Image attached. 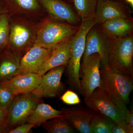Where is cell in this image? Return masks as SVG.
Segmentation results:
<instances>
[{"mask_svg": "<svg viewBox=\"0 0 133 133\" xmlns=\"http://www.w3.org/2000/svg\"><path fill=\"white\" fill-rule=\"evenodd\" d=\"M79 26L48 21L38 31L34 45L51 48L74 35Z\"/></svg>", "mask_w": 133, "mask_h": 133, "instance_id": "cell-4", "label": "cell"}, {"mask_svg": "<svg viewBox=\"0 0 133 133\" xmlns=\"http://www.w3.org/2000/svg\"><path fill=\"white\" fill-rule=\"evenodd\" d=\"M8 111L0 107V124L6 126Z\"/></svg>", "mask_w": 133, "mask_h": 133, "instance_id": "cell-30", "label": "cell"}, {"mask_svg": "<svg viewBox=\"0 0 133 133\" xmlns=\"http://www.w3.org/2000/svg\"><path fill=\"white\" fill-rule=\"evenodd\" d=\"M99 25L110 39L122 38L133 33L132 17L116 18L107 21Z\"/></svg>", "mask_w": 133, "mask_h": 133, "instance_id": "cell-16", "label": "cell"}, {"mask_svg": "<svg viewBox=\"0 0 133 133\" xmlns=\"http://www.w3.org/2000/svg\"><path fill=\"white\" fill-rule=\"evenodd\" d=\"M118 1H120V0H118Z\"/></svg>", "mask_w": 133, "mask_h": 133, "instance_id": "cell-34", "label": "cell"}, {"mask_svg": "<svg viewBox=\"0 0 133 133\" xmlns=\"http://www.w3.org/2000/svg\"><path fill=\"white\" fill-rule=\"evenodd\" d=\"M1 5H0V15H1Z\"/></svg>", "mask_w": 133, "mask_h": 133, "instance_id": "cell-33", "label": "cell"}, {"mask_svg": "<svg viewBox=\"0 0 133 133\" xmlns=\"http://www.w3.org/2000/svg\"><path fill=\"white\" fill-rule=\"evenodd\" d=\"M51 15L56 19L74 25L80 19L71 7L61 0H37Z\"/></svg>", "mask_w": 133, "mask_h": 133, "instance_id": "cell-15", "label": "cell"}, {"mask_svg": "<svg viewBox=\"0 0 133 133\" xmlns=\"http://www.w3.org/2000/svg\"><path fill=\"white\" fill-rule=\"evenodd\" d=\"M54 47L47 48L33 45L21 59L16 76L31 72L41 66L49 56Z\"/></svg>", "mask_w": 133, "mask_h": 133, "instance_id": "cell-13", "label": "cell"}, {"mask_svg": "<svg viewBox=\"0 0 133 133\" xmlns=\"http://www.w3.org/2000/svg\"><path fill=\"white\" fill-rule=\"evenodd\" d=\"M132 133L133 128L128 125L124 121L115 122L111 130V133Z\"/></svg>", "mask_w": 133, "mask_h": 133, "instance_id": "cell-27", "label": "cell"}, {"mask_svg": "<svg viewBox=\"0 0 133 133\" xmlns=\"http://www.w3.org/2000/svg\"><path fill=\"white\" fill-rule=\"evenodd\" d=\"M115 122L102 115L94 113L90 125L91 133H111Z\"/></svg>", "mask_w": 133, "mask_h": 133, "instance_id": "cell-22", "label": "cell"}, {"mask_svg": "<svg viewBox=\"0 0 133 133\" xmlns=\"http://www.w3.org/2000/svg\"><path fill=\"white\" fill-rule=\"evenodd\" d=\"M42 76L35 72H29L15 76L0 84L10 90L15 96L31 94L41 83Z\"/></svg>", "mask_w": 133, "mask_h": 133, "instance_id": "cell-12", "label": "cell"}, {"mask_svg": "<svg viewBox=\"0 0 133 133\" xmlns=\"http://www.w3.org/2000/svg\"><path fill=\"white\" fill-rule=\"evenodd\" d=\"M100 57L94 53L83 58L79 71L80 85L84 98L90 96L96 88L100 87Z\"/></svg>", "mask_w": 133, "mask_h": 133, "instance_id": "cell-7", "label": "cell"}, {"mask_svg": "<svg viewBox=\"0 0 133 133\" xmlns=\"http://www.w3.org/2000/svg\"><path fill=\"white\" fill-rule=\"evenodd\" d=\"M63 115L62 111L56 110L49 105L42 102L37 105L23 123L33 124L35 128L37 127L47 121Z\"/></svg>", "mask_w": 133, "mask_h": 133, "instance_id": "cell-17", "label": "cell"}, {"mask_svg": "<svg viewBox=\"0 0 133 133\" xmlns=\"http://www.w3.org/2000/svg\"><path fill=\"white\" fill-rule=\"evenodd\" d=\"M7 2L19 8L28 11H34L39 8L37 0H5Z\"/></svg>", "mask_w": 133, "mask_h": 133, "instance_id": "cell-25", "label": "cell"}, {"mask_svg": "<svg viewBox=\"0 0 133 133\" xmlns=\"http://www.w3.org/2000/svg\"><path fill=\"white\" fill-rule=\"evenodd\" d=\"M71 37L59 43L52 48L49 56L42 65L31 72L43 76L51 69L60 66H67L70 53Z\"/></svg>", "mask_w": 133, "mask_h": 133, "instance_id": "cell-11", "label": "cell"}, {"mask_svg": "<svg viewBox=\"0 0 133 133\" xmlns=\"http://www.w3.org/2000/svg\"><path fill=\"white\" fill-rule=\"evenodd\" d=\"M33 128H35V126L33 124L24 123L19 125L14 129L9 130L7 133H28Z\"/></svg>", "mask_w": 133, "mask_h": 133, "instance_id": "cell-28", "label": "cell"}, {"mask_svg": "<svg viewBox=\"0 0 133 133\" xmlns=\"http://www.w3.org/2000/svg\"><path fill=\"white\" fill-rule=\"evenodd\" d=\"M10 28L8 19L5 14L0 15V50L6 45L9 41Z\"/></svg>", "mask_w": 133, "mask_h": 133, "instance_id": "cell-23", "label": "cell"}, {"mask_svg": "<svg viewBox=\"0 0 133 133\" xmlns=\"http://www.w3.org/2000/svg\"><path fill=\"white\" fill-rule=\"evenodd\" d=\"M100 87L110 99L121 109L127 110L129 96L133 89V78L113 68H102Z\"/></svg>", "mask_w": 133, "mask_h": 133, "instance_id": "cell-1", "label": "cell"}, {"mask_svg": "<svg viewBox=\"0 0 133 133\" xmlns=\"http://www.w3.org/2000/svg\"><path fill=\"white\" fill-rule=\"evenodd\" d=\"M110 39L109 68L133 78V33L122 38Z\"/></svg>", "mask_w": 133, "mask_h": 133, "instance_id": "cell-3", "label": "cell"}, {"mask_svg": "<svg viewBox=\"0 0 133 133\" xmlns=\"http://www.w3.org/2000/svg\"><path fill=\"white\" fill-rule=\"evenodd\" d=\"M95 24V20H81L78 30L71 38L70 58L66 66H68V76L72 88L82 95L79 79L81 60L85 49L87 35Z\"/></svg>", "mask_w": 133, "mask_h": 133, "instance_id": "cell-2", "label": "cell"}, {"mask_svg": "<svg viewBox=\"0 0 133 133\" xmlns=\"http://www.w3.org/2000/svg\"><path fill=\"white\" fill-rule=\"evenodd\" d=\"M84 103L94 113L104 115L115 122L124 121L128 110L118 107L100 87L95 89L90 97L84 98Z\"/></svg>", "mask_w": 133, "mask_h": 133, "instance_id": "cell-5", "label": "cell"}, {"mask_svg": "<svg viewBox=\"0 0 133 133\" xmlns=\"http://www.w3.org/2000/svg\"><path fill=\"white\" fill-rule=\"evenodd\" d=\"M66 66H58L47 72L42 76L41 83L31 94L38 99L59 96L64 90L61 79Z\"/></svg>", "mask_w": 133, "mask_h": 133, "instance_id": "cell-9", "label": "cell"}, {"mask_svg": "<svg viewBox=\"0 0 133 133\" xmlns=\"http://www.w3.org/2000/svg\"><path fill=\"white\" fill-rule=\"evenodd\" d=\"M127 3L129 4L131 7H133V0H125Z\"/></svg>", "mask_w": 133, "mask_h": 133, "instance_id": "cell-32", "label": "cell"}, {"mask_svg": "<svg viewBox=\"0 0 133 133\" xmlns=\"http://www.w3.org/2000/svg\"><path fill=\"white\" fill-rule=\"evenodd\" d=\"M9 130L6 126L0 124V133L7 132Z\"/></svg>", "mask_w": 133, "mask_h": 133, "instance_id": "cell-31", "label": "cell"}, {"mask_svg": "<svg viewBox=\"0 0 133 133\" xmlns=\"http://www.w3.org/2000/svg\"><path fill=\"white\" fill-rule=\"evenodd\" d=\"M49 133L76 132L64 115L47 121L42 125Z\"/></svg>", "mask_w": 133, "mask_h": 133, "instance_id": "cell-21", "label": "cell"}, {"mask_svg": "<svg viewBox=\"0 0 133 133\" xmlns=\"http://www.w3.org/2000/svg\"><path fill=\"white\" fill-rule=\"evenodd\" d=\"M31 31L23 24H13L10 29L9 41L12 49L15 51L25 48L31 40Z\"/></svg>", "mask_w": 133, "mask_h": 133, "instance_id": "cell-18", "label": "cell"}, {"mask_svg": "<svg viewBox=\"0 0 133 133\" xmlns=\"http://www.w3.org/2000/svg\"><path fill=\"white\" fill-rule=\"evenodd\" d=\"M110 44V38L103 32L99 24H95L87 35L83 58L94 53H98L100 57L102 68L109 69Z\"/></svg>", "mask_w": 133, "mask_h": 133, "instance_id": "cell-6", "label": "cell"}, {"mask_svg": "<svg viewBox=\"0 0 133 133\" xmlns=\"http://www.w3.org/2000/svg\"><path fill=\"white\" fill-rule=\"evenodd\" d=\"M60 99L65 104L69 105H78L81 102L77 94L70 90L65 91L61 96Z\"/></svg>", "mask_w": 133, "mask_h": 133, "instance_id": "cell-26", "label": "cell"}, {"mask_svg": "<svg viewBox=\"0 0 133 133\" xmlns=\"http://www.w3.org/2000/svg\"><path fill=\"white\" fill-rule=\"evenodd\" d=\"M15 97L8 88L0 84V107L8 111Z\"/></svg>", "mask_w": 133, "mask_h": 133, "instance_id": "cell-24", "label": "cell"}, {"mask_svg": "<svg viewBox=\"0 0 133 133\" xmlns=\"http://www.w3.org/2000/svg\"><path fill=\"white\" fill-rule=\"evenodd\" d=\"M99 0H72L77 16L81 20H94Z\"/></svg>", "mask_w": 133, "mask_h": 133, "instance_id": "cell-20", "label": "cell"}, {"mask_svg": "<svg viewBox=\"0 0 133 133\" xmlns=\"http://www.w3.org/2000/svg\"><path fill=\"white\" fill-rule=\"evenodd\" d=\"M21 59L15 52L5 53L0 62V82L6 81L16 76Z\"/></svg>", "mask_w": 133, "mask_h": 133, "instance_id": "cell-19", "label": "cell"}, {"mask_svg": "<svg viewBox=\"0 0 133 133\" xmlns=\"http://www.w3.org/2000/svg\"><path fill=\"white\" fill-rule=\"evenodd\" d=\"M129 8L120 1L99 0L95 20L96 24L118 18H131Z\"/></svg>", "mask_w": 133, "mask_h": 133, "instance_id": "cell-10", "label": "cell"}, {"mask_svg": "<svg viewBox=\"0 0 133 133\" xmlns=\"http://www.w3.org/2000/svg\"><path fill=\"white\" fill-rule=\"evenodd\" d=\"M70 124L79 132L90 133V125L94 113L88 108L78 105L62 109Z\"/></svg>", "mask_w": 133, "mask_h": 133, "instance_id": "cell-14", "label": "cell"}, {"mask_svg": "<svg viewBox=\"0 0 133 133\" xmlns=\"http://www.w3.org/2000/svg\"><path fill=\"white\" fill-rule=\"evenodd\" d=\"M42 102L31 94L16 95L8 110L6 127L9 129L23 123L39 103Z\"/></svg>", "mask_w": 133, "mask_h": 133, "instance_id": "cell-8", "label": "cell"}, {"mask_svg": "<svg viewBox=\"0 0 133 133\" xmlns=\"http://www.w3.org/2000/svg\"><path fill=\"white\" fill-rule=\"evenodd\" d=\"M124 121L128 125L133 128V113L132 111L128 110L126 112Z\"/></svg>", "mask_w": 133, "mask_h": 133, "instance_id": "cell-29", "label": "cell"}]
</instances>
